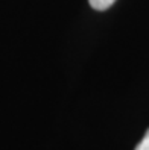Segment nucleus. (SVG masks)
Segmentation results:
<instances>
[{
    "mask_svg": "<svg viewBox=\"0 0 149 150\" xmlns=\"http://www.w3.org/2000/svg\"><path fill=\"white\" fill-rule=\"evenodd\" d=\"M116 0H88L90 6L93 8V9L96 11H105L108 9V8H111L113 5H114Z\"/></svg>",
    "mask_w": 149,
    "mask_h": 150,
    "instance_id": "1",
    "label": "nucleus"
},
{
    "mask_svg": "<svg viewBox=\"0 0 149 150\" xmlns=\"http://www.w3.org/2000/svg\"><path fill=\"white\" fill-rule=\"evenodd\" d=\"M135 150H149V129L146 130V134H145L143 139L137 144Z\"/></svg>",
    "mask_w": 149,
    "mask_h": 150,
    "instance_id": "2",
    "label": "nucleus"
}]
</instances>
